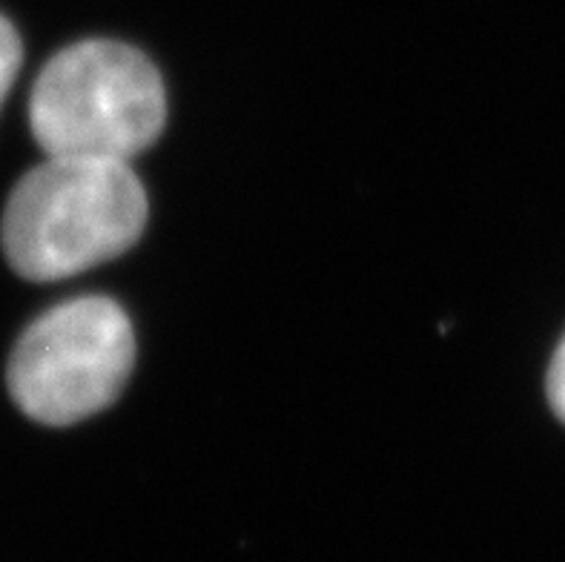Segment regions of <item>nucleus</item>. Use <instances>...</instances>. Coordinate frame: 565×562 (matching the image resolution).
Segmentation results:
<instances>
[{"mask_svg": "<svg viewBox=\"0 0 565 562\" xmlns=\"http://www.w3.org/2000/svg\"><path fill=\"white\" fill-rule=\"evenodd\" d=\"M147 215V192L129 161L46 156L14 184L0 244L14 273L57 282L127 253Z\"/></svg>", "mask_w": 565, "mask_h": 562, "instance_id": "nucleus-1", "label": "nucleus"}, {"mask_svg": "<svg viewBox=\"0 0 565 562\" xmlns=\"http://www.w3.org/2000/svg\"><path fill=\"white\" fill-rule=\"evenodd\" d=\"M164 121V81L150 57L107 38L57 52L29 95V127L43 156L129 161Z\"/></svg>", "mask_w": 565, "mask_h": 562, "instance_id": "nucleus-2", "label": "nucleus"}, {"mask_svg": "<svg viewBox=\"0 0 565 562\" xmlns=\"http://www.w3.org/2000/svg\"><path fill=\"white\" fill-rule=\"evenodd\" d=\"M136 364V333L124 307L81 296L38 316L7 368L14 405L41 425L64 427L109 407Z\"/></svg>", "mask_w": 565, "mask_h": 562, "instance_id": "nucleus-3", "label": "nucleus"}, {"mask_svg": "<svg viewBox=\"0 0 565 562\" xmlns=\"http://www.w3.org/2000/svg\"><path fill=\"white\" fill-rule=\"evenodd\" d=\"M21 61V35H18V29L12 26V21H9L7 14H0V107H3V100H7L14 78H18Z\"/></svg>", "mask_w": 565, "mask_h": 562, "instance_id": "nucleus-4", "label": "nucleus"}, {"mask_svg": "<svg viewBox=\"0 0 565 562\" xmlns=\"http://www.w3.org/2000/svg\"><path fill=\"white\" fill-rule=\"evenodd\" d=\"M545 388H548V402H552L554 413L559 416V422H565V336L559 339L552 364H548Z\"/></svg>", "mask_w": 565, "mask_h": 562, "instance_id": "nucleus-5", "label": "nucleus"}]
</instances>
